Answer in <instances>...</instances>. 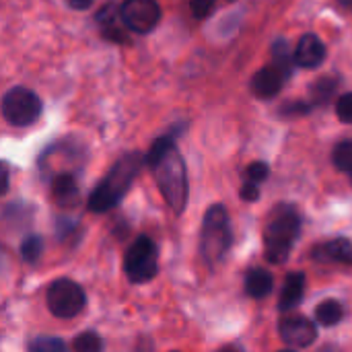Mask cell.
I'll return each mask as SVG.
<instances>
[{
  "mask_svg": "<svg viewBox=\"0 0 352 352\" xmlns=\"http://www.w3.org/2000/svg\"><path fill=\"white\" fill-rule=\"evenodd\" d=\"M146 165L153 169L155 182L169 208L175 214L184 212L188 202V173L175 142L167 136L155 140L146 155Z\"/></svg>",
  "mask_w": 352,
  "mask_h": 352,
  "instance_id": "1",
  "label": "cell"
},
{
  "mask_svg": "<svg viewBox=\"0 0 352 352\" xmlns=\"http://www.w3.org/2000/svg\"><path fill=\"white\" fill-rule=\"evenodd\" d=\"M142 163L144 161L138 153L124 155L111 167V171L97 184L93 194L89 196V210L91 212H107V210L116 208L122 202V198L128 194Z\"/></svg>",
  "mask_w": 352,
  "mask_h": 352,
  "instance_id": "2",
  "label": "cell"
},
{
  "mask_svg": "<svg viewBox=\"0 0 352 352\" xmlns=\"http://www.w3.org/2000/svg\"><path fill=\"white\" fill-rule=\"evenodd\" d=\"M301 231V217L291 204H280L272 210L266 229H264V245L266 258L272 264H283Z\"/></svg>",
  "mask_w": 352,
  "mask_h": 352,
  "instance_id": "3",
  "label": "cell"
},
{
  "mask_svg": "<svg viewBox=\"0 0 352 352\" xmlns=\"http://www.w3.org/2000/svg\"><path fill=\"white\" fill-rule=\"evenodd\" d=\"M231 245V223L227 208L223 204H212L202 221V233H200V254L206 260V264L217 266Z\"/></svg>",
  "mask_w": 352,
  "mask_h": 352,
  "instance_id": "4",
  "label": "cell"
},
{
  "mask_svg": "<svg viewBox=\"0 0 352 352\" xmlns=\"http://www.w3.org/2000/svg\"><path fill=\"white\" fill-rule=\"evenodd\" d=\"M124 272H126L128 280L134 285H144L157 276V272H159V250L151 237L140 235L128 248V252L124 256Z\"/></svg>",
  "mask_w": 352,
  "mask_h": 352,
  "instance_id": "5",
  "label": "cell"
},
{
  "mask_svg": "<svg viewBox=\"0 0 352 352\" xmlns=\"http://www.w3.org/2000/svg\"><path fill=\"white\" fill-rule=\"evenodd\" d=\"M45 301H47V309L52 316L60 320H72L85 309L87 295L78 283L70 278H58L50 285Z\"/></svg>",
  "mask_w": 352,
  "mask_h": 352,
  "instance_id": "6",
  "label": "cell"
},
{
  "mask_svg": "<svg viewBox=\"0 0 352 352\" xmlns=\"http://www.w3.org/2000/svg\"><path fill=\"white\" fill-rule=\"evenodd\" d=\"M0 109L8 124L23 128L31 126L41 116V99L25 87H14L2 97Z\"/></svg>",
  "mask_w": 352,
  "mask_h": 352,
  "instance_id": "7",
  "label": "cell"
},
{
  "mask_svg": "<svg viewBox=\"0 0 352 352\" xmlns=\"http://www.w3.org/2000/svg\"><path fill=\"white\" fill-rule=\"evenodd\" d=\"M120 16L134 33H148L161 21V6L157 0H126L120 8Z\"/></svg>",
  "mask_w": 352,
  "mask_h": 352,
  "instance_id": "8",
  "label": "cell"
},
{
  "mask_svg": "<svg viewBox=\"0 0 352 352\" xmlns=\"http://www.w3.org/2000/svg\"><path fill=\"white\" fill-rule=\"evenodd\" d=\"M278 332H280V338L289 346H297V349L309 346L318 338L316 324L311 320L303 318V316H289V318L280 320Z\"/></svg>",
  "mask_w": 352,
  "mask_h": 352,
  "instance_id": "9",
  "label": "cell"
},
{
  "mask_svg": "<svg viewBox=\"0 0 352 352\" xmlns=\"http://www.w3.org/2000/svg\"><path fill=\"white\" fill-rule=\"evenodd\" d=\"M285 80H287V74L280 68H276L274 64H270V66L260 68L254 74V78H252V91L260 99H270V97H274V95L280 93Z\"/></svg>",
  "mask_w": 352,
  "mask_h": 352,
  "instance_id": "10",
  "label": "cell"
},
{
  "mask_svg": "<svg viewBox=\"0 0 352 352\" xmlns=\"http://www.w3.org/2000/svg\"><path fill=\"white\" fill-rule=\"evenodd\" d=\"M324 60H326L324 41L314 33L303 35L295 47V64L301 68H318Z\"/></svg>",
  "mask_w": 352,
  "mask_h": 352,
  "instance_id": "11",
  "label": "cell"
},
{
  "mask_svg": "<svg viewBox=\"0 0 352 352\" xmlns=\"http://www.w3.org/2000/svg\"><path fill=\"white\" fill-rule=\"evenodd\" d=\"M314 258L324 264L352 266V243L349 239H332L314 250Z\"/></svg>",
  "mask_w": 352,
  "mask_h": 352,
  "instance_id": "12",
  "label": "cell"
},
{
  "mask_svg": "<svg viewBox=\"0 0 352 352\" xmlns=\"http://www.w3.org/2000/svg\"><path fill=\"white\" fill-rule=\"evenodd\" d=\"M52 200L60 208H72L78 202V184L70 173H58L52 179Z\"/></svg>",
  "mask_w": 352,
  "mask_h": 352,
  "instance_id": "13",
  "label": "cell"
},
{
  "mask_svg": "<svg viewBox=\"0 0 352 352\" xmlns=\"http://www.w3.org/2000/svg\"><path fill=\"white\" fill-rule=\"evenodd\" d=\"M305 295V276L301 272H293L285 278V287L280 291V299H278V307L283 311L293 309L301 303Z\"/></svg>",
  "mask_w": 352,
  "mask_h": 352,
  "instance_id": "14",
  "label": "cell"
},
{
  "mask_svg": "<svg viewBox=\"0 0 352 352\" xmlns=\"http://www.w3.org/2000/svg\"><path fill=\"white\" fill-rule=\"evenodd\" d=\"M274 289V278L268 270L264 268H252L245 274V291L254 299H264L272 293Z\"/></svg>",
  "mask_w": 352,
  "mask_h": 352,
  "instance_id": "15",
  "label": "cell"
},
{
  "mask_svg": "<svg viewBox=\"0 0 352 352\" xmlns=\"http://www.w3.org/2000/svg\"><path fill=\"white\" fill-rule=\"evenodd\" d=\"M344 318V309L338 301H324L322 305H318L316 309V322L326 326V328H332L336 324H340Z\"/></svg>",
  "mask_w": 352,
  "mask_h": 352,
  "instance_id": "16",
  "label": "cell"
},
{
  "mask_svg": "<svg viewBox=\"0 0 352 352\" xmlns=\"http://www.w3.org/2000/svg\"><path fill=\"white\" fill-rule=\"evenodd\" d=\"M272 64L276 68H280L287 78L293 74V66H295V52H291V45L285 41V39H278L274 45H272Z\"/></svg>",
  "mask_w": 352,
  "mask_h": 352,
  "instance_id": "17",
  "label": "cell"
},
{
  "mask_svg": "<svg viewBox=\"0 0 352 352\" xmlns=\"http://www.w3.org/2000/svg\"><path fill=\"white\" fill-rule=\"evenodd\" d=\"M336 89H338V80H336V78H332V76H324V78H320V80L314 85V89H311L314 103H318V105L328 103V101L334 97Z\"/></svg>",
  "mask_w": 352,
  "mask_h": 352,
  "instance_id": "18",
  "label": "cell"
},
{
  "mask_svg": "<svg viewBox=\"0 0 352 352\" xmlns=\"http://www.w3.org/2000/svg\"><path fill=\"white\" fill-rule=\"evenodd\" d=\"M27 352H68L66 342L56 336H37L29 342Z\"/></svg>",
  "mask_w": 352,
  "mask_h": 352,
  "instance_id": "19",
  "label": "cell"
},
{
  "mask_svg": "<svg viewBox=\"0 0 352 352\" xmlns=\"http://www.w3.org/2000/svg\"><path fill=\"white\" fill-rule=\"evenodd\" d=\"M72 352H103V340L95 332H82L72 340Z\"/></svg>",
  "mask_w": 352,
  "mask_h": 352,
  "instance_id": "20",
  "label": "cell"
},
{
  "mask_svg": "<svg viewBox=\"0 0 352 352\" xmlns=\"http://www.w3.org/2000/svg\"><path fill=\"white\" fill-rule=\"evenodd\" d=\"M43 254V239L39 235H29L21 243V258L29 264L37 262Z\"/></svg>",
  "mask_w": 352,
  "mask_h": 352,
  "instance_id": "21",
  "label": "cell"
},
{
  "mask_svg": "<svg viewBox=\"0 0 352 352\" xmlns=\"http://www.w3.org/2000/svg\"><path fill=\"white\" fill-rule=\"evenodd\" d=\"M334 165L344 173H352V140H344L334 148Z\"/></svg>",
  "mask_w": 352,
  "mask_h": 352,
  "instance_id": "22",
  "label": "cell"
},
{
  "mask_svg": "<svg viewBox=\"0 0 352 352\" xmlns=\"http://www.w3.org/2000/svg\"><path fill=\"white\" fill-rule=\"evenodd\" d=\"M336 116L340 122L352 124V93H344L342 97H338L336 103Z\"/></svg>",
  "mask_w": 352,
  "mask_h": 352,
  "instance_id": "23",
  "label": "cell"
},
{
  "mask_svg": "<svg viewBox=\"0 0 352 352\" xmlns=\"http://www.w3.org/2000/svg\"><path fill=\"white\" fill-rule=\"evenodd\" d=\"M268 177V165L266 163H252L245 171V182H252V184H260Z\"/></svg>",
  "mask_w": 352,
  "mask_h": 352,
  "instance_id": "24",
  "label": "cell"
},
{
  "mask_svg": "<svg viewBox=\"0 0 352 352\" xmlns=\"http://www.w3.org/2000/svg\"><path fill=\"white\" fill-rule=\"evenodd\" d=\"M118 16H120V14H118V6H116L113 2L105 4V6L97 12V21H99L101 25H105V27H111V25L116 23Z\"/></svg>",
  "mask_w": 352,
  "mask_h": 352,
  "instance_id": "25",
  "label": "cell"
},
{
  "mask_svg": "<svg viewBox=\"0 0 352 352\" xmlns=\"http://www.w3.org/2000/svg\"><path fill=\"white\" fill-rule=\"evenodd\" d=\"M217 6V0H192V12L196 19H206Z\"/></svg>",
  "mask_w": 352,
  "mask_h": 352,
  "instance_id": "26",
  "label": "cell"
},
{
  "mask_svg": "<svg viewBox=\"0 0 352 352\" xmlns=\"http://www.w3.org/2000/svg\"><path fill=\"white\" fill-rule=\"evenodd\" d=\"M241 198H243V200H248V202L258 200V198H260V188H258V184L245 182V184H243V188H241Z\"/></svg>",
  "mask_w": 352,
  "mask_h": 352,
  "instance_id": "27",
  "label": "cell"
},
{
  "mask_svg": "<svg viewBox=\"0 0 352 352\" xmlns=\"http://www.w3.org/2000/svg\"><path fill=\"white\" fill-rule=\"evenodd\" d=\"M8 177H10V173H8V165L0 161V196H2V194H6V190H8Z\"/></svg>",
  "mask_w": 352,
  "mask_h": 352,
  "instance_id": "28",
  "label": "cell"
},
{
  "mask_svg": "<svg viewBox=\"0 0 352 352\" xmlns=\"http://www.w3.org/2000/svg\"><path fill=\"white\" fill-rule=\"evenodd\" d=\"M91 2H93V0H68V4H70L72 8H87Z\"/></svg>",
  "mask_w": 352,
  "mask_h": 352,
  "instance_id": "29",
  "label": "cell"
},
{
  "mask_svg": "<svg viewBox=\"0 0 352 352\" xmlns=\"http://www.w3.org/2000/svg\"><path fill=\"white\" fill-rule=\"evenodd\" d=\"M217 352H241L239 349H235V346H225V349H221V351Z\"/></svg>",
  "mask_w": 352,
  "mask_h": 352,
  "instance_id": "30",
  "label": "cell"
},
{
  "mask_svg": "<svg viewBox=\"0 0 352 352\" xmlns=\"http://www.w3.org/2000/svg\"><path fill=\"white\" fill-rule=\"evenodd\" d=\"M340 2H342L344 6H349V8H352V0H340Z\"/></svg>",
  "mask_w": 352,
  "mask_h": 352,
  "instance_id": "31",
  "label": "cell"
},
{
  "mask_svg": "<svg viewBox=\"0 0 352 352\" xmlns=\"http://www.w3.org/2000/svg\"><path fill=\"white\" fill-rule=\"evenodd\" d=\"M280 352H293V351H280Z\"/></svg>",
  "mask_w": 352,
  "mask_h": 352,
  "instance_id": "32",
  "label": "cell"
},
{
  "mask_svg": "<svg viewBox=\"0 0 352 352\" xmlns=\"http://www.w3.org/2000/svg\"><path fill=\"white\" fill-rule=\"evenodd\" d=\"M0 258H2V252H0Z\"/></svg>",
  "mask_w": 352,
  "mask_h": 352,
  "instance_id": "33",
  "label": "cell"
}]
</instances>
